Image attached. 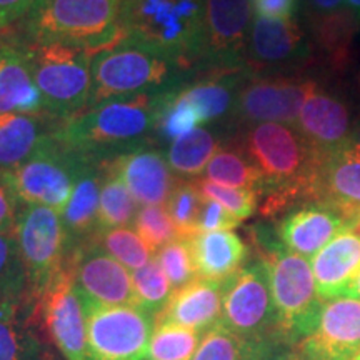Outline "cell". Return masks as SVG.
I'll return each instance as SVG.
<instances>
[{"instance_id":"6da1fadb","label":"cell","mask_w":360,"mask_h":360,"mask_svg":"<svg viewBox=\"0 0 360 360\" xmlns=\"http://www.w3.org/2000/svg\"><path fill=\"white\" fill-rule=\"evenodd\" d=\"M236 143L262 177L260 195L265 200L260 212L265 217H276L297 204H317L319 175L326 155L294 125H245Z\"/></svg>"},{"instance_id":"7a4b0ae2","label":"cell","mask_w":360,"mask_h":360,"mask_svg":"<svg viewBox=\"0 0 360 360\" xmlns=\"http://www.w3.org/2000/svg\"><path fill=\"white\" fill-rule=\"evenodd\" d=\"M174 92L139 94L89 107L60 125L58 141L96 162L154 146L162 110Z\"/></svg>"},{"instance_id":"3957f363","label":"cell","mask_w":360,"mask_h":360,"mask_svg":"<svg viewBox=\"0 0 360 360\" xmlns=\"http://www.w3.org/2000/svg\"><path fill=\"white\" fill-rule=\"evenodd\" d=\"M124 40L150 49L199 77L205 0H119Z\"/></svg>"},{"instance_id":"277c9868","label":"cell","mask_w":360,"mask_h":360,"mask_svg":"<svg viewBox=\"0 0 360 360\" xmlns=\"http://www.w3.org/2000/svg\"><path fill=\"white\" fill-rule=\"evenodd\" d=\"M32 45H67L98 52L124 40L119 0H35L22 19Z\"/></svg>"},{"instance_id":"5b68a950","label":"cell","mask_w":360,"mask_h":360,"mask_svg":"<svg viewBox=\"0 0 360 360\" xmlns=\"http://www.w3.org/2000/svg\"><path fill=\"white\" fill-rule=\"evenodd\" d=\"M254 238L260 260L267 267L283 342L289 345L299 344L317 327L323 307V300L315 287L312 265L302 255L276 240L267 229H257Z\"/></svg>"},{"instance_id":"8992f818","label":"cell","mask_w":360,"mask_h":360,"mask_svg":"<svg viewBox=\"0 0 360 360\" xmlns=\"http://www.w3.org/2000/svg\"><path fill=\"white\" fill-rule=\"evenodd\" d=\"M197 79L195 74L142 45L122 40L92 56L90 105L139 94L172 92Z\"/></svg>"},{"instance_id":"52a82bcc","label":"cell","mask_w":360,"mask_h":360,"mask_svg":"<svg viewBox=\"0 0 360 360\" xmlns=\"http://www.w3.org/2000/svg\"><path fill=\"white\" fill-rule=\"evenodd\" d=\"M92 56L94 52L87 49L30 44L34 80L47 114L69 120L89 109Z\"/></svg>"},{"instance_id":"ba28073f","label":"cell","mask_w":360,"mask_h":360,"mask_svg":"<svg viewBox=\"0 0 360 360\" xmlns=\"http://www.w3.org/2000/svg\"><path fill=\"white\" fill-rule=\"evenodd\" d=\"M220 326L250 344H285L262 260L245 264L222 281Z\"/></svg>"},{"instance_id":"9c48e42d","label":"cell","mask_w":360,"mask_h":360,"mask_svg":"<svg viewBox=\"0 0 360 360\" xmlns=\"http://www.w3.org/2000/svg\"><path fill=\"white\" fill-rule=\"evenodd\" d=\"M85 160L56 135L19 167L0 174V180L17 205H44L62 214Z\"/></svg>"},{"instance_id":"30bf717a","label":"cell","mask_w":360,"mask_h":360,"mask_svg":"<svg viewBox=\"0 0 360 360\" xmlns=\"http://www.w3.org/2000/svg\"><path fill=\"white\" fill-rule=\"evenodd\" d=\"M13 233L25 269L27 300L35 305L70 257L69 236L57 210L24 204L17 205Z\"/></svg>"},{"instance_id":"8fae6325","label":"cell","mask_w":360,"mask_h":360,"mask_svg":"<svg viewBox=\"0 0 360 360\" xmlns=\"http://www.w3.org/2000/svg\"><path fill=\"white\" fill-rule=\"evenodd\" d=\"M90 360H148L155 317L135 305L84 302Z\"/></svg>"},{"instance_id":"7c38bea8","label":"cell","mask_w":360,"mask_h":360,"mask_svg":"<svg viewBox=\"0 0 360 360\" xmlns=\"http://www.w3.org/2000/svg\"><path fill=\"white\" fill-rule=\"evenodd\" d=\"M319 82L304 75L247 74L238 87L232 117L238 124L295 125L304 102Z\"/></svg>"},{"instance_id":"4fadbf2b","label":"cell","mask_w":360,"mask_h":360,"mask_svg":"<svg viewBox=\"0 0 360 360\" xmlns=\"http://www.w3.org/2000/svg\"><path fill=\"white\" fill-rule=\"evenodd\" d=\"M250 17V0H205V42L199 77L247 70Z\"/></svg>"},{"instance_id":"5bb4252c","label":"cell","mask_w":360,"mask_h":360,"mask_svg":"<svg viewBox=\"0 0 360 360\" xmlns=\"http://www.w3.org/2000/svg\"><path fill=\"white\" fill-rule=\"evenodd\" d=\"M49 337L65 360H90L82 300L69 260L34 305Z\"/></svg>"},{"instance_id":"9a60e30c","label":"cell","mask_w":360,"mask_h":360,"mask_svg":"<svg viewBox=\"0 0 360 360\" xmlns=\"http://www.w3.org/2000/svg\"><path fill=\"white\" fill-rule=\"evenodd\" d=\"M69 264L80 300L98 305H135L132 272L90 240L70 252Z\"/></svg>"},{"instance_id":"2e32d148","label":"cell","mask_w":360,"mask_h":360,"mask_svg":"<svg viewBox=\"0 0 360 360\" xmlns=\"http://www.w3.org/2000/svg\"><path fill=\"white\" fill-rule=\"evenodd\" d=\"M310 44L300 24L294 19L274 20L255 17L250 25L245 67L250 74L265 70L294 69L309 60Z\"/></svg>"},{"instance_id":"e0dca14e","label":"cell","mask_w":360,"mask_h":360,"mask_svg":"<svg viewBox=\"0 0 360 360\" xmlns=\"http://www.w3.org/2000/svg\"><path fill=\"white\" fill-rule=\"evenodd\" d=\"M295 347L304 360H352L360 350V300L339 297L323 302L317 327Z\"/></svg>"},{"instance_id":"ac0fdd59","label":"cell","mask_w":360,"mask_h":360,"mask_svg":"<svg viewBox=\"0 0 360 360\" xmlns=\"http://www.w3.org/2000/svg\"><path fill=\"white\" fill-rule=\"evenodd\" d=\"M294 127L323 155L349 142L355 125L347 102L317 85L304 102Z\"/></svg>"},{"instance_id":"d6986e66","label":"cell","mask_w":360,"mask_h":360,"mask_svg":"<svg viewBox=\"0 0 360 360\" xmlns=\"http://www.w3.org/2000/svg\"><path fill=\"white\" fill-rule=\"evenodd\" d=\"M139 205H165L179 177L165 152L154 146L135 148L110 160Z\"/></svg>"},{"instance_id":"ffe728a7","label":"cell","mask_w":360,"mask_h":360,"mask_svg":"<svg viewBox=\"0 0 360 360\" xmlns=\"http://www.w3.org/2000/svg\"><path fill=\"white\" fill-rule=\"evenodd\" d=\"M42 114L44 101L32 74L30 44L0 39V114Z\"/></svg>"},{"instance_id":"44dd1931","label":"cell","mask_w":360,"mask_h":360,"mask_svg":"<svg viewBox=\"0 0 360 360\" xmlns=\"http://www.w3.org/2000/svg\"><path fill=\"white\" fill-rule=\"evenodd\" d=\"M65 120L42 114H0V174L19 167L45 142L56 137Z\"/></svg>"},{"instance_id":"7402d4cb","label":"cell","mask_w":360,"mask_h":360,"mask_svg":"<svg viewBox=\"0 0 360 360\" xmlns=\"http://www.w3.org/2000/svg\"><path fill=\"white\" fill-rule=\"evenodd\" d=\"M345 229L347 222L330 207L309 204L287 214L278 224L277 233L289 250L302 257H314Z\"/></svg>"},{"instance_id":"603a6c76","label":"cell","mask_w":360,"mask_h":360,"mask_svg":"<svg viewBox=\"0 0 360 360\" xmlns=\"http://www.w3.org/2000/svg\"><path fill=\"white\" fill-rule=\"evenodd\" d=\"M222 282L197 277L175 289L167 305L155 315V322H170L205 334L220 321Z\"/></svg>"},{"instance_id":"cb8c5ba5","label":"cell","mask_w":360,"mask_h":360,"mask_svg":"<svg viewBox=\"0 0 360 360\" xmlns=\"http://www.w3.org/2000/svg\"><path fill=\"white\" fill-rule=\"evenodd\" d=\"M317 294L323 302L344 297L360 270V237L345 229L310 259Z\"/></svg>"},{"instance_id":"d4e9b609","label":"cell","mask_w":360,"mask_h":360,"mask_svg":"<svg viewBox=\"0 0 360 360\" xmlns=\"http://www.w3.org/2000/svg\"><path fill=\"white\" fill-rule=\"evenodd\" d=\"M317 204L330 207L347 222L360 210V159L347 147L327 154L319 175Z\"/></svg>"},{"instance_id":"484cf974","label":"cell","mask_w":360,"mask_h":360,"mask_svg":"<svg viewBox=\"0 0 360 360\" xmlns=\"http://www.w3.org/2000/svg\"><path fill=\"white\" fill-rule=\"evenodd\" d=\"M101 184L102 164L87 159L75 179L69 204L60 214L72 250L97 236Z\"/></svg>"},{"instance_id":"4316f807","label":"cell","mask_w":360,"mask_h":360,"mask_svg":"<svg viewBox=\"0 0 360 360\" xmlns=\"http://www.w3.org/2000/svg\"><path fill=\"white\" fill-rule=\"evenodd\" d=\"M188 240L197 276L207 281H225L244 267L249 257V247L232 231L199 232Z\"/></svg>"},{"instance_id":"83f0119b","label":"cell","mask_w":360,"mask_h":360,"mask_svg":"<svg viewBox=\"0 0 360 360\" xmlns=\"http://www.w3.org/2000/svg\"><path fill=\"white\" fill-rule=\"evenodd\" d=\"M314 42L323 60L335 72L347 69L360 20L347 7L328 13H315L310 22Z\"/></svg>"},{"instance_id":"f1b7e54d","label":"cell","mask_w":360,"mask_h":360,"mask_svg":"<svg viewBox=\"0 0 360 360\" xmlns=\"http://www.w3.org/2000/svg\"><path fill=\"white\" fill-rule=\"evenodd\" d=\"M247 74L249 70L202 75L188 82L182 92L199 110L202 124H214L232 115L238 87Z\"/></svg>"},{"instance_id":"f546056e","label":"cell","mask_w":360,"mask_h":360,"mask_svg":"<svg viewBox=\"0 0 360 360\" xmlns=\"http://www.w3.org/2000/svg\"><path fill=\"white\" fill-rule=\"evenodd\" d=\"M225 143L215 130L199 127L170 142L165 157L177 177L199 179L205 172L207 164Z\"/></svg>"},{"instance_id":"4dcf8cb0","label":"cell","mask_w":360,"mask_h":360,"mask_svg":"<svg viewBox=\"0 0 360 360\" xmlns=\"http://www.w3.org/2000/svg\"><path fill=\"white\" fill-rule=\"evenodd\" d=\"M102 164L101 199H98V232L109 229L130 227L137 217L139 207L125 182L110 160Z\"/></svg>"},{"instance_id":"1f68e13d","label":"cell","mask_w":360,"mask_h":360,"mask_svg":"<svg viewBox=\"0 0 360 360\" xmlns=\"http://www.w3.org/2000/svg\"><path fill=\"white\" fill-rule=\"evenodd\" d=\"M27 295L0 297V360H35V339L27 328Z\"/></svg>"},{"instance_id":"d6a6232c","label":"cell","mask_w":360,"mask_h":360,"mask_svg":"<svg viewBox=\"0 0 360 360\" xmlns=\"http://www.w3.org/2000/svg\"><path fill=\"white\" fill-rule=\"evenodd\" d=\"M204 179L220 186L262 191V177L236 142L225 143L207 164Z\"/></svg>"},{"instance_id":"836d02e7","label":"cell","mask_w":360,"mask_h":360,"mask_svg":"<svg viewBox=\"0 0 360 360\" xmlns=\"http://www.w3.org/2000/svg\"><path fill=\"white\" fill-rule=\"evenodd\" d=\"M204 334L170 322H155L148 360H192Z\"/></svg>"},{"instance_id":"e575fe53","label":"cell","mask_w":360,"mask_h":360,"mask_svg":"<svg viewBox=\"0 0 360 360\" xmlns=\"http://www.w3.org/2000/svg\"><path fill=\"white\" fill-rule=\"evenodd\" d=\"M92 240L130 272L143 267L155 257V252L150 249V245L139 236L135 229L130 227L102 231Z\"/></svg>"},{"instance_id":"d590c367","label":"cell","mask_w":360,"mask_h":360,"mask_svg":"<svg viewBox=\"0 0 360 360\" xmlns=\"http://www.w3.org/2000/svg\"><path fill=\"white\" fill-rule=\"evenodd\" d=\"M135 302L137 307L147 310L155 317L169 302L174 287L154 257L143 267L132 272Z\"/></svg>"},{"instance_id":"8d00e7d4","label":"cell","mask_w":360,"mask_h":360,"mask_svg":"<svg viewBox=\"0 0 360 360\" xmlns=\"http://www.w3.org/2000/svg\"><path fill=\"white\" fill-rule=\"evenodd\" d=\"M202 204L204 195L197 187L195 179H179L165 207L177 227L180 238H191L197 233Z\"/></svg>"},{"instance_id":"74e56055","label":"cell","mask_w":360,"mask_h":360,"mask_svg":"<svg viewBox=\"0 0 360 360\" xmlns=\"http://www.w3.org/2000/svg\"><path fill=\"white\" fill-rule=\"evenodd\" d=\"M182 89L170 96L169 102L162 110L159 125H157V143L174 142L182 135L204 125L199 110L184 96Z\"/></svg>"},{"instance_id":"f35d334b","label":"cell","mask_w":360,"mask_h":360,"mask_svg":"<svg viewBox=\"0 0 360 360\" xmlns=\"http://www.w3.org/2000/svg\"><path fill=\"white\" fill-rule=\"evenodd\" d=\"M257 345L232 334L224 326L207 330L192 360H254Z\"/></svg>"},{"instance_id":"ab89813d","label":"cell","mask_w":360,"mask_h":360,"mask_svg":"<svg viewBox=\"0 0 360 360\" xmlns=\"http://www.w3.org/2000/svg\"><path fill=\"white\" fill-rule=\"evenodd\" d=\"M134 229L143 240L150 245V249L159 252L162 247L179 237V231L175 227L165 205H143L139 209L137 217L134 220Z\"/></svg>"},{"instance_id":"60d3db41","label":"cell","mask_w":360,"mask_h":360,"mask_svg":"<svg viewBox=\"0 0 360 360\" xmlns=\"http://www.w3.org/2000/svg\"><path fill=\"white\" fill-rule=\"evenodd\" d=\"M155 259L172 283L174 290L187 285L188 282L199 277L188 238H175V240L169 242L167 245H164L157 252Z\"/></svg>"},{"instance_id":"b9f144b4","label":"cell","mask_w":360,"mask_h":360,"mask_svg":"<svg viewBox=\"0 0 360 360\" xmlns=\"http://www.w3.org/2000/svg\"><path fill=\"white\" fill-rule=\"evenodd\" d=\"M27 295V276L15 233L0 232V297Z\"/></svg>"},{"instance_id":"7bdbcfd3","label":"cell","mask_w":360,"mask_h":360,"mask_svg":"<svg viewBox=\"0 0 360 360\" xmlns=\"http://www.w3.org/2000/svg\"><path fill=\"white\" fill-rule=\"evenodd\" d=\"M197 187L200 188L205 199H212L225 207L229 212L236 215L240 220H245L255 214L259 207V192L250 188H236L220 186V184L210 182L207 179H195Z\"/></svg>"},{"instance_id":"ee69618b","label":"cell","mask_w":360,"mask_h":360,"mask_svg":"<svg viewBox=\"0 0 360 360\" xmlns=\"http://www.w3.org/2000/svg\"><path fill=\"white\" fill-rule=\"evenodd\" d=\"M242 220L229 212L225 207L212 199H205L202 204L199 224H197V233L199 232H217V231H232L240 225Z\"/></svg>"},{"instance_id":"f6af8a7d","label":"cell","mask_w":360,"mask_h":360,"mask_svg":"<svg viewBox=\"0 0 360 360\" xmlns=\"http://www.w3.org/2000/svg\"><path fill=\"white\" fill-rule=\"evenodd\" d=\"M255 17L274 20H290L299 11L300 0H250Z\"/></svg>"},{"instance_id":"bcb514c9","label":"cell","mask_w":360,"mask_h":360,"mask_svg":"<svg viewBox=\"0 0 360 360\" xmlns=\"http://www.w3.org/2000/svg\"><path fill=\"white\" fill-rule=\"evenodd\" d=\"M254 360H304L295 345L262 344L257 345Z\"/></svg>"},{"instance_id":"7dc6e473","label":"cell","mask_w":360,"mask_h":360,"mask_svg":"<svg viewBox=\"0 0 360 360\" xmlns=\"http://www.w3.org/2000/svg\"><path fill=\"white\" fill-rule=\"evenodd\" d=\"M17 204L0 180V232H12L15 225Z\"/></svg>"},{"instance_id":"c3c4849f","label":"cell","mask_w":360,"mask_h":360,"mask_svg":"<svg viewBox=\"0 0 360 360\" xmlns=\"http://www.w3.org/2000/svg\"><path fill=\"white\" fill-rule=\"evenodd\" d=\"M34 4L35 0H0V15L11 24V22L24 19Z\"/></svg>"},{"instance_id":"681fc988","label":"cell","mask_w":360,"mask_h":360,"mask_svg":"<svg viewBox=\"0 0 360 360\" xmlns=\"http://www.w3.org/2000/svg\"><path fill=\"white\" fill-rule=\"evenodd\" d=\"M307 2L315 13L334 12L345 6V0H307Z\"/></svg>"},{"instance_id":"f907efd6","label":"cell","mask_w":360,"mask_h":360,"mask_svg":"<svg viewBox=\"0 0 360 360\" xmlns=\"http://www.w3.org/2000/svg\"><path fill=\"white\" fill-rule=\"evenodd\" d=\"M345 147H347V150L350 154H354L355 157H359L360 159V122L355 125L352 135H350L349 142L345 143Z\"/></svg>"},{"instance_id":"816d5d0a","label":"cell","mask_w":360,"mask_h":360,"mask_svg":"<svg viewBox=\"0 0 360 360\" xmlns=\"http://www.w3.org/2000/svg\"><path fill=\"white\" fill-rule=\"evenodd\" d=\"M344 297H350V299H359L360 300V270L357 272V276L354 277V281L350 282V285L345 290Z\"/></svg>"},{"instance_id":"f5cc1de1","label":"cell","mask_w":360,"mask_h":360,"mask_svg":"<svg viewBox=\"0 0 360 360\" xmlns=\"http://www.w3.org/2000/svg\"><path fill=\"white\" fill-rule=\"evenodd\" d=\"M349 231L352 232V233H355V236H357V237H360V210H359L357 214H355V217H354L352 222H350Z\"/></svg>"},{"instance_id":"db71d44e","label":"cell","mask_w":360,"mask_h":360,"mask_svg":"<svg viewBox=\"0 0 360 360\" xmlns=\"http://www.w3.org/2000/svg\"><path fill=\"white\" fill-rule=\"evenodd\" d=\"M345 7L352 11L360 20V0H345Z\"/></svg>"},{"instance_id":"11a10c76","label":"cell","mask_w":360,"mask_h":360,"mask_svg":"<svg viewBox=\"0 0 360 360\" xmlns=\"http://www.w3.org/2000/svg\"><path fill=\"white\" fill-rule=\"evenodd\" d=\"M355 84H357V92H359V97H360V67L357 70V75H355Z\"/></svg>"},{"instance_id":"9f6ffc18","label":"cell","mask_w":360,"mask_h":360,"mask_svg":"<svg viewBox=\"0 0 360 360\" xmlns=\"http://www.w3.org/2000/svg\"><path fill=\"white\" fill-rule=\"evenodd\" d=\"M7 25H8V22H7L6 19H4L2 15H0V30H2L4 27H7Z\"/></svg>"},{"instance_id":"6f0895ef","label":"cell","mask_w":360,"mask_h":360,"mask_svg":"<svg viewBox=\"0 0 360 360\" xmlns=\"http://www.w3.org/2000/svg\"><path fill=\"white\" fill-rule=\"evenodd\" d=\"M352 360H360V350H359V352H357V354H355V355H354V359H352Z\"/></svg>"}]
</instances>
